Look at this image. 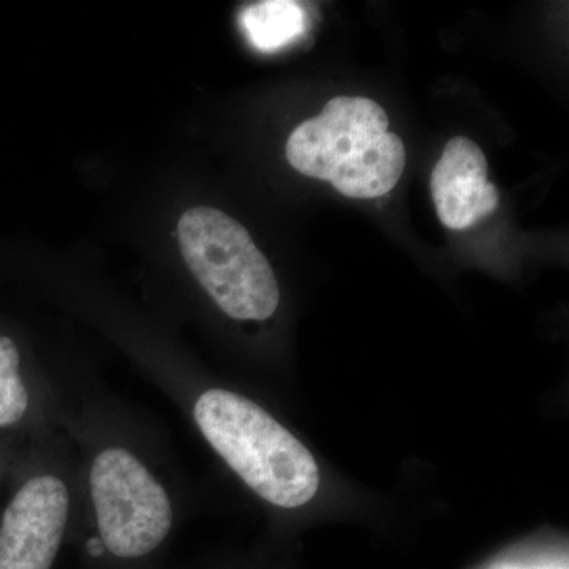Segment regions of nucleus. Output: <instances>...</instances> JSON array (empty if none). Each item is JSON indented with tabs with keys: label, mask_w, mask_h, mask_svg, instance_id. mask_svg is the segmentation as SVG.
I'll list each match as a JSON object with an SVG mask.
<instances>
[{
	"label": "nucleus",
	"mask_w": 569,
	"mask_h": 569,
	"mask_svg": "<svg viewBox=\"0 0 569 569\" xmlns=\"http://www.w3.org/2000/svg\"><path fill=\"white\" fill-rule=\"evenodd\" d=\"M192 417L209 447L268 503L295 509L317 496L320 468L312 452L249 397L204 389Z\"/></svg>",
	"instance_id": "f257e3e1"
},
{
	"label": "nucleus",
	"mask_w": 569,
	"mask_h": 569,
	"mask_svg": "<svg viewBox=\"0 0 569 569\" xmlns=\"http://www.w3.org/2000/svg\"><path fill=\"white\" fill-rule=\"evenodd\" d=\"M92 508L86 561L93 569H149L174 530L170 492L152 468L119 443L103 445L88 466Z\"/></svg>",
	"instance_id": "f03ea898"
},
{
	"label": "nucleus",
	"mask_w": 569,
	"mask_h": 569,
	"mask_svg": "<svg viewBox=\"0 0 569 569\" xmlns=\"http://www.w3.org/2000/svg\"><path fill=\"white\" fill-rule=\"evenodd\" d=\"M284 153L298 173L361 200L391 192L407 163L403 141L389 132L387 111L367 97L329 100L317 118L296 127Z\"/></svg>",
	"instance_id": "7ed1b4c3"
},
{
	"label": "nucleus",
	"mask_w": 569,
	"mask_h": 569,
	"mask_svg": "<svg viewBox=\"0 0 569 569\" xmlns=\"http://www.w3.org/2000/svg\"><path fill=\"white\" fill-rule=\"evenodd\" d=\"M179 244L194 279L217 307L239 321H264L280 305L268 258L238 220L198 206L179 220Z\"/></svg>",
	"instance_id": "20e7f679"
},
{
	"label": "nucleus",
	"mask_w": 569,
	"mask_h": 569,
	"mask_svg": "<svg viewBox=\"0 0 569 569\" xmlns=\"http://www.w3.org/2000/svg\"><path fill=\"white\" fill-rule=\"evenodd\" d=\"M71 489L56 471L26 479L0 520V569H54L69 537Z\"/></svg>",
	"instance_id": "39448f33"
},
{
	"label": "nucleus",
	"mask_w": 569,
	"mask_h": 569,
	"mask_svg": "<svg viewBox=\"0 0 569 569\" xmlns=\"http://www.w3.org/2000/svg\"><path fill=\"white\" fill-rule=\"evenodd\" d=\"M488 171V159L477 142L456 137L445 146L430 192L438 219L449 230H467L498 208L500 193L489 182Z\"/></svg>",
	"instance_id": "423d86ee"
},
{
	"label": "nucleus",
	"mask_w": 569,
	"mask_h": 569,
	"mask_svg": "<svg viewBox=\"0 0 569 569\" xmlns=\"http://www.w3.org/2000/svg\"><path fill=\"white\" fill-rule=\"evenodd\" d=\"M241 24L257 50L272 52L305 32L306 13L291 0H266L247 7L241 14Z\"/></svg>",
	"instance_id": "0eeeda50"
},
{
	"label": "nucleus",
	"mask_w": 569,
	"mask_h": 569,
	"mask_svg": "<svg viewBox=\"0 0 569 569\" xmlns=\"http://www.w3.org/2000/svg\"><path fill=\"white\" fill-rule=\"evenodd\" d=\"M31 402V389L21 372L20 348L11 337L0 336V429L20 425Z\"/></svg>",
	"instance_id": "6e6552de"
}]
</instances>
